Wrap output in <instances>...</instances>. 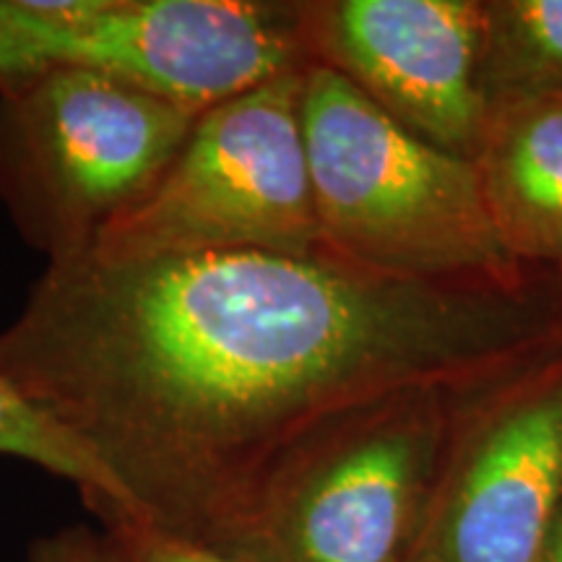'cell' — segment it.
I'll use <instances>...</instances> for the list:
<instances>
[{"mask_svg":"<svg viewBox=\"0 0 562 562\" xmlns=\"http://www.w3.org/2000/svg\"><path fill=\"white\" fill-rule=\"evenodd\" d=\"M518 321L328 252L47 266L0 375L94 456L133 516L237 550L269 484L393 381Z\"/></svg>","mask_w":562,"mask_h":562,"instance_id":"obj_1","label":"cell"},{"mask_svg":"<svg viewBox=\"0 0 562 562\" xmlns=\"http://www.w3.org/2000/svg\"><path fill=\"white\" fill-rule=\"evenodd\" d=\"M302 136L328 256L406 281L503 273L516 261L474 159L419 138L318 60L302 81Z\"/></svg>","mask_w":562,"mask_h":562,"instance_id":"obj_2","label":"cell"},{"mask_svg":"<svg viewBox=\"0 0 562 562\" xmlns=\"http://www.w3.org/2000/svg\"><path fill=\"white\" fill-rule=\"evenodd\" d=\"M311 63L305 3L0 0V94L83 70L199 117Z\"/></svg>","mask_w":562,"mask_h":562,"instance_id":"obj_3","label":"cell"},{"mask_svg":"<svg viewBox=\"0 0 562 562\" xmlns=\"http://www.w3.org/2000/svg\"><path fill=\"white\" fill-rule=\"evenodd\" d=\"M305 68L195 117L151 191L97 237L89 256L149 261L232 250L321 252L302 136Z\"/></svg>","mask_w":562,"mask_h":562,"instance_id":"obj_4","label":"cell"},{"mask_svg":"<svg viewBox=\"0 0 562 562\" xmlns=\"http://www.w3.org/2000/svg\"><path fill=\"white\" fill-rule=\"evenodd\" d=\"M193 123L121 81L55 70L0 94V203L47 266L76 261L151 191Z\"/></svg>","mask_w":562,"mask_h":562,"instance_id":"obj_5","label":"cell"},{"mask_svg":"<svg viewBox=\"0 0 562 562\" xmlns=\"http://www.w3.org/2000/svg\"><path fill=\"white\" fill-rule=\"evenodd\" d=\"M313 60L339 70L396 123L474 159L490 112L480 91L482 3L326 0L305 3Z\"/></svg>","mask_w":562,"mask_h":562,"instance_id":"obj_6","label":"cell"},{"mask_svg":"<svg viewBox=\"0 0 562 562\" xmlns=\"http://www.w3.org/2000/svg\"><path fill=\"white\" fill-rule=\"evenodd\" d=\"M430 463L417 427L334 430L263 492L235 552L258 562H398Z\"/></svg>","mask_w":562,"mask_h":562,"instance_id":"obj_7","label":"cell"},{"mask_svg":"<svg viewBox=\"0 0 562 562\" xmlns=\"http://www.w3.org/2000/svg\"><path fill=\"white\" fill-rule=\"evenodd\" d=\"M562 508V383L476 435L435 513L422 562H539Z\"/></svg>","mask_w":562,"mask_h":562,"instance_id":"obj_8","label":"cell"},{"mask_svg":"<svg viewBox=\"0 0 562 562\" xmlns=\"http://www.w3.org/2000/svg\"><path fill=\"white\" fill-rule=\"evenodd\" d=\"M474 165L510 256L562 263V100L492 115Z\"/></svg>","mask_w":562,"mask_h":562,"instance_id":"obj_9","label":"cell"},{"mask_svg":"<svg viewBox=\"0 0 562 562\" xmlns=\"http://www.w3.org/2000/svg\"><path fill=\"white\" fill-rule=\"evenodd\" d=\"M480 91L490 117L562 100V0L482 3Z\"/></svg>","mask_w":562,"mask_h":562,"instance_id":"obj_10","label":"cell"},{"mask_svg":"<svg viewBox=\"0 0 562 562\" xmlns=\"http://www.w3.org/2000/svg\"><path fill=\"white\" fill-rule=\"evenodd\" d=\"M0 459L26 461L42 472L74 484L83 503L100 518L104 513H133L128 497L112 474L60 430L40 406L0 375Z\"/></svg>","mask_w":562,"mask_h":562,"instance_id":"obj_11","label":"cell"},{"mask_svg":"<svg viewBox=\"0 0 562 562\" xmlns=\"http://www.w3.org/2000/svg\"><path fill=\"white\" fill-rule=\"evenodd\" d=\"M94 562H258L250 554L224 550L199 539L161 529V526L133 516L108 513L100 516Z\"/></svg>","mask_w":562,"mask_h":562,"instance_id":"obj_12","label":"cell"},{"mask_svg":"<svg viewBox=\"0 0 562 562\" xmlns=\"http://www.w3.org/2000/svg\"><path fill=\"white\" fill-rule=\"evenodd\" d=\"M97 529L89 526H68L45 533L30 550V562H94Z\"/></svg>","mask_w":562,"mask_h":562,"instance_id":"obj_13","label":"cell"},{"mask_svg":"<svg viewBox=\"0 0 562 562\" xmlns=\"http://www.w3.org/2000/svg\"><path fill=\"white\" fill-rule=\"evenodd\" d=\"M539 562H562V508L558 513V521H554L550 539H547L544 554Z\"/></svg>","mask_w":562,"mask_h":562,"instance_id":"obj_14","label":"cell"},{"mask_svg":"<svg viewBox=\"0 0 562 562\" xmlns=\"http://www.w3.org/2000/svg\"><path fill=\"white\" fill-rule=\"evenodd\" d=\"M412 562H422V560H417V558H414V560H412Z\"/></svg>","mask_w":562,"mask_h":562,"instance_id":"obj_15","label":"cell"}]
</instances>
